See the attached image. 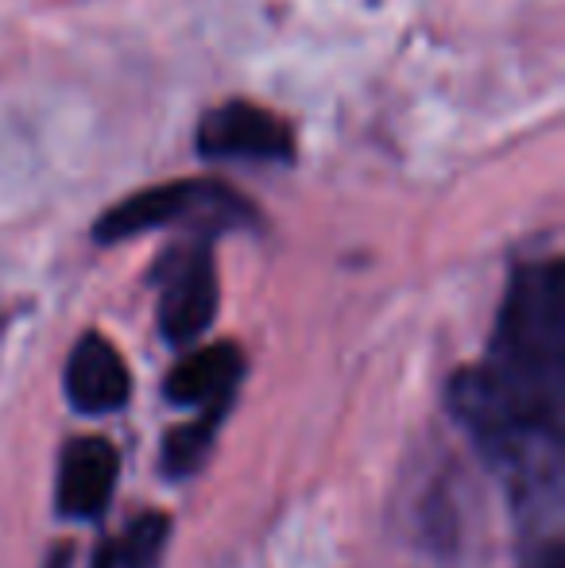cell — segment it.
<instances>
[{
	"label": "cell",
	"mask_w": 565,
	"mask_h": 568,
	"mask_svg": "<svg viewBox=\"0 0 565 568\" xmlns=\"http://www.w3.org/2000/svg\"><path fill=\"white\" fill-rule=\"evenodd\" d=\"M93 568H117V546H101L98 549V561Z\"/></svg>",
	"instance_id": "11"
},
{
	"label": "cell",
	"mask_w": 565,
	"mask_h": 568,
	"mask_svg": "<svg viewBox=\"0 0 565 568\" xmlns=\"http://www.w3.org/2000/svg\"><path fill=\"white\" fill-rule=\"evenodd\" d=\"M198 148L210 159H291V132L268 109L229 101L198 128Z\"/></svg>",
	"instance_id": "4"
},
{
	"label": "cell",
	"mask_w": 565,
	"mask_h": 568,
	"mask_svg": "<svg viewBox=\"0 0 565 568\" xmlns=\"http://www.w3.org/2000/svg\"><path fill=\"white\" fill-rule=\"evenodd\" d=\"M167 530H171V523L155 510H143L140 518H132L124 538L117 541V568H155L167 549Z\"/></svg>",
	"instance_id": "9"
},
{
	"label": "cell",
	"mask_w": 565,
	"mask_h": 568,
	"mask_svg": "<svg viewBox=\"0 0 565 568\" xmlns=\"http://www.w3.org/2000/svg\"><path fill=\"white\" fill-rule=\"evenodd\" d=\"M221 418H225V410H205V414H198L190 426L174 429L171 442H167V449H163V468L171 471V476H186V471H194L198 464L205 460V453H210Z\"/></svg>",
	"instance_id": "8"
},
{
	"label": "cell",
	"mask_w": 565,
	"mask_h": 568,
	"mask_svg": "<svg viewBox=\"0 0 565 568\" xmlns=\"http://www.w3.org/2000/svg\"><path fill=\"white\" fill-rule=\"evenodd\" d=\"M531 568H565V554H562V541H546L543 554L535 557Z\"/></svg>",
	"instance_id": "10"
},
{
	"label": "cell",
	"mask_w": 565,
	"mask_h": 568,
	"mask_svg": "<svg viewBox=\"0 0 565 568\" xmlns=\"http://www.w3.org/2000/svg\"><path fill=\"white\" fill-rule=\"evenodd\" d=\"M132 375L124 367L121 352L105 337L90 333L78 341L67 364V395L82 414H113L129 403Z\"/></svg>",
	"instance_id": "6"
},
{
	"label": "cell",
	"mask_w": 565,
	"mask_h": 568,
	"mask_svg": "<svg viewBox=\"0 0 565 568\" xmlns=\"http://www.w3.org/2000/svg\"><path fill=\"white\" fill-rule=\"evenodd\" d=\"M179 221H210V225H236V221H252V205L236 197L233 190L213 186V182H167V186H151L140 194L124 197L121 205L98 221V240L117 244V240L140 236V232L179 225Z\"/></svg>",
	"instance_id": "2"
},
{
	"label": "cell",
	"mask_w": 565,
	"mask_h": 568,
	"mask_svg": "<svg viewBox=\"0 0 565 568\" xmlns=\"http://www.w3.org/2000/svg\"><path fill=\"white\" fill-rule=\"evenodd\" d=\"M67 557H70V549H59V554L51 557V565H47V568H67Z\"/></svg>",
	"instance_id": "12"
},
{
	"label": "cell",
	"mask_w": 565,
	"mask_h": 568,
	"mask_svg": "<svg viewBox=\"0 0 565 568\" xmlns=\"http://www.w3.org/2000/svg\"><path fill=\"white\" fill-rule=\"evenodd\" d=\"M121 456L105 437H78L62 449L59 464V510L67 518H98L117 487Z\"/></svg>",
	"instance_id": "5"
},
{
	"label": "cell",
	"mask_w": 565,
	"mask_h": 568,
	"mask_svg": "<svg viewBox=\"0 0 565 568\" xmlns=\"http://www.w3.org/2000/svg\"><path fill=\"white\" fill-rule=\"evenodd\" d=\"M218 314V271L205 240L167 252L159 263V329L171 344H190Z\"/></svg>",
	"instance_id": "3"
},
{
	"label": "cell",
	"mask_w": 565,
	"mask_h": 568,
	"mask_svg": "<svg viewBox=\"0 0 565 568\" xmlns=\"http://www.w3.org/2000/svg\"><path fill=\"white\" fill-rule=\"evenodd\" d=\"M244 356L236 344H210L190 352L174 372L167 375V398L194 410H229L233 390L241 387Z\"/></svg>",
	"instance_id": "7"
},
{
	"label": "cell",
	"mask_w": 565,
	"mask_h": 568,
	"mask_svg": "<svg viewBox=\"0 0 565 568\" xmlns=\"http://www.w3.org/2000/svg\"><path fill=\"white\" fill-rule=\"evenodd\" d=\"M450 406L515 491L535 499L558 495L565 437V271L558 260L531 263L512 278L488 359L453 379Z\"/></svg>",
	"instance_id": "1"
}]
</instances>
